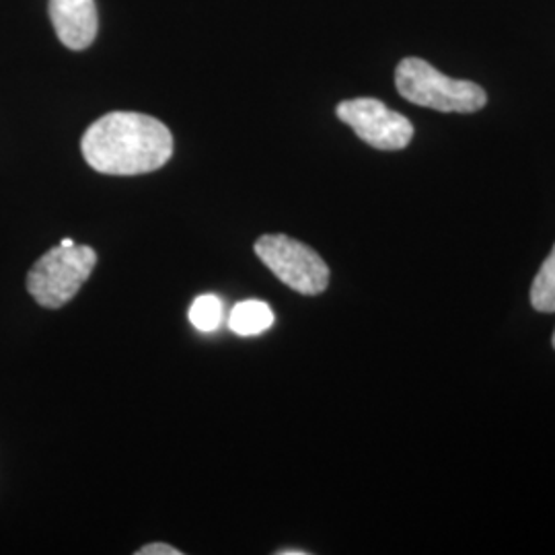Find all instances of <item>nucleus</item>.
<instances>
[{"label": "nucleus", "mask_w": 555, "mask_h": 555, "mask_svg": "<svg viewBox=\"0 0 555 555\" xmlns=\"http://www.w3.org/2000/svg\"><path fill=\"white\" fill-rule=\"evenodd\" d=\"M50 20L59 40L70 50H85L98 38L95 0H50Z\"/></svg>", "instance_id": "6"}, {"label": "nucleus", "mask_w": 555, "mask_h": 555, "mask_svg": "<svg viewBox=\"0 0 555 555\" xmlns=\"http://www.w3.org/2000/svg\"><path fill=\"white\" fill-rule=\"evenodd\" d=\"M274 325V311L263 300H243L233 307L229 327L238 336H259Z\"/></svg>", "instance_id": "7"}, {"label": "nucleus", "mask_w": 555, "mask_h": 555, "mask_svg": "<svg viewBox=\"0 0 555 555\" xmlns=\"http://www.w3.org/2000/svg\"><path fill=\"white\" fill-rule=\"evenodd\" d=\"M396 87L403 100L442 114H474L488 103V95L479 85L451 79L422 59L399 62Z\"/></svg>", "instance_id": "2"}, {"label": "nucleus", "mask_w": 555, "mask_h": 555, "mask_svg": "<svg viewBox=\"0 0 555 555\" xmlns=\"http://www.w3.org/2000/svg\"><path fill=\"white\" fill-rule=\"evenodd\" d=\"M188 318L202 334H212L222 325L224 305L217 295H202L192 302Z\"/></svg>", "instance_id": "9"}, {"label": "nucleus", "mask_w": 555, "mask_h": 555, "mask_svg": "<svg viewBox=\"0 0 555 555\" xmlns=\"http://www.w3.org/2000/svg\"><path fill=\"white\" fill-rule=\"evenodd\" d=\"M91 169L105 176H142L160 169L173 155V137L157 118L112 112L89 126L80 142Z\"/></svg>", "instance_id": "1"}, {"label": "nucleus", "mask_w": 555, "mask_h": 555, "mask_svg": "<svg viewBox=\"0 0 555 555\" xmlns=\"http://www.w3.org/2000/svg\"><path fill=\"white\" fill-rule=\"evenodd\" d=\"M278 555H307L305 550H282V552H278Z\"/></svg>", "instance_id": "11"}, {"label": "nucleus", "mask_w": 555, "mask_h": 555, "mask_svg": "<svg viewBox=\"0 0 555 555\" xmlns=\"http://www.w3.org/2000/svg\"><path fill=\"white\" fill-rule=\"evenodd\" d=\"M60 245H64V247H70V245H75V241H73V238H62V241H60Z\"/></svg>", "instance_id": "12"}, {"label": "nucleus", "mask_w": 555, "mask_h": 555, "mask_svg": "<svg viewBox=\"0 0 555 555\" xmlns=\"http://www.w3.org/2000/svg\"><path fill=\"white\" fill-rule=\"evenodd\" d=\"M139 555H181L179 550L176 547H171V545H167V543H151V545H144V547H140Z\"/></svg>", "instance_id": "10"}, {"label": "nucleus", "mask_w": 555, "mask_h": 555, "mask_svg": "<svg viewBox=\"0 0 555 555\" xmlns=\"http://www.w3.org/2000/svg\"><path fill=\"white\" fill-rule=\"evenodd\" d=\"M258 258L272 274L300 295L315 297L330 284V268L315 249L288 235H263L256 241Z\"/></svg>", "instance_id": "4"}, {"label": "nucleus", "mask_w": 555, "mask_h": 555, "mask_svg": "<svg viewBox=\"0 0 555 555\" xmlns=\"http://www.w3.org/2000/svg\"><path fill=\"white\" fill-rule=\"evenodd\" d=\"M531 305L539 313H555V245L533 280Z\"/></svg>", "instance_id": "8"}, {"label": "nucleus", "mask_w": 555, "mask_h": 555, "mask_svg": "<svg viewBox=\"0 0 555 555\" xmlns=\"http://www.w3.org/2000/svg\"><path fill=\"white\" fill-rule=\"evenodd\" d=\"M552 344H554V348H555V332H554V339H552Z\"/></svg>", "instance_id": "13"}, {"label": "nucleus", "mask_w": 555, "mask_h": 555, "mask_svg": "<svg viewBox=\"0 0 555 555\" xmlns=\"http://www.w3.org/2000/svg\"><path fill=\"white\" fill-rule=\"evenodd\" d=\"M98 256L87 245H59L41 256L27 274V291L46 309H60L89 280Z\"/></svg>", "instance_id": "3"}, {"label": "nucleus", "mask_w": 555, "mask_h": 555, "mask_svg": "<svg viewBox=\"0 0 555 555\" xmlns=\"http://www.w3.org/2000/svg\"><path fill=\"white\" fill-rule=\"evenodd\" d=\"M336 114L357 132L358 139L378 151H401L414 139L412 121L389 109L383 101L371 98L341 101Z\"/></svg>", "instance_id": "5"}]
</instances>
